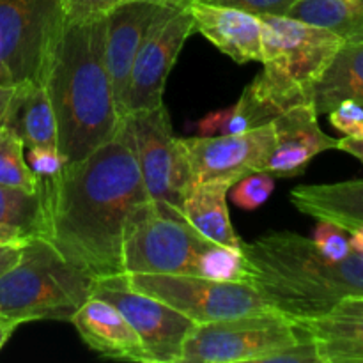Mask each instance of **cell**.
Masks as SVG:
<instances>
[{"label":"cell","instance_id":"1","mask_svg":"<svg viewBox=\"0 0 363 363\" xmlns=\"http://www.w3.org/2000/svg\"><path fill=\"white\" fill-rule=\"evenodd\" d=\"M46 240L94 280L123 275L124 229L135 206L151 199L126 128L84 160L38 181Z\"/></svg>","mask_w":363,"mask_h":363},{"label":"cell","instance_id":"2","mask_svg":"<svg viewBox=\"0 0 363 363\" xmlns=\"http://www.w3.org/2000/svg\"><path fill=\"white\" fill-rule=\"evenodd\" d=\"M45 87L67 163L80 162L119 133L124 119L106 69L105 18L64 23Z\"/></svg>","mask_w":363,"mask_h":363},{"label":"cell","instance_id":"3","mask_svg":"<svg viewBox=\"0 0 363 363\" xmlns=\"http://www.w3.org/2000/svg\"><path fill=\"white\" fill-rule=\"evenodd\" d=\"M248 284L289 321L312 319L346 298L363 296V254L330 259L296 233H272L243 243Z\"/></svg>","mask_w":363,"mask_h":363},{"label":"cell","instance_id":"4","mask_svg":"<svg viewBox=\"0 0 363 363\" xmlns=\"http://www.w3.org/2000/svg\"><path fill=\"white\" fill-rule=\"evenodd\" d=\"M262 23L261 73L247 91L277 116L312 103V89L344 45L326 28L291 16H259Z\"/></svg>","mask_w":363,"mask_h":363},{"label":"cell","instance_id":"5","mask_svg":"<svg viewBox=\"0 0 363 363\" xmlns=\"http://www.w3.org/2000/svg\"><path fill=\"white\" fill-rule=\"evenodd\" d=\"M94 279L71 264L46 238H32L18 261L0 275V318L16 321H71L92 296Z\"/></svg>","mask_w":363,"mask_h":363},{"label":"cell","instance_id":"6","mask_svg":"<svg viewBox=\"0 0 363 363\" xmlns=\"http://www.w3.org/2000/svg\"><path fill=\"white\" fill-rule=\"evenodd\" d=\"M186 222L179 209L147 201L135 206L124 229V273L201 277V262L213 247Z\"/></svg>","mask_w":363,"mask_h":363},{"label":"cell","instance_id":"7","mask_svg":"<svg viewBox=\"0 0 363 363\" xmlns=\"http://www.w3.org/2000/svg\"><path fill=\"white\" fill-rule=\"evenodd\" d=\"M64 23L60 0H0V85H45Z\"/></svg>","mask_w":363,"mask_h":363},{"label":"cell","instance_id":"8","mask_svg":"<svg viewBox=\"0 0 363 363\" xmlns=\"http://www.w3.org/2000/svg\"><path fill=\"white\" fill-rule=\"evenodd\" d=\"M300 339L296 325L277 312L204 323L184 340L181 363H262Z\"/></svg>","mask_w":363,"mask_h":363},{"label":"cell","instance_id":"9","mask_svg":"<svg viewBox=\"0 0 363 363\" xmlns=\"http://www.w3.org/2000/svg\"><path fill=\"white\" fill-rule=\"evenodd\" d=\"M126 282L131 289L176 308L195 325L273 312L247 282L165 273H126Z\"/></svg>","mask_w":363,"mask_h":363},{"label":"cell","instance_id":"10","mask_svg":"<svg viewBox=\"0 0 363 363\" xmlns=\"http://www.w3.org/2000/svg\"><path fill=\"white\" fill-rule=\"evenodd\" d=\"M124 128L149 197L179 209L191 186V174L165 105L130 113Z\"/></svg>","mask_w":363,"mask_h":363},{"label":"cell","instance_id":"11","mask_svg":"<svg viewBox=\"0 0 363 363\" xmlns=\"http://www.w3.org/2000/svg\"><path fill=\"white\" fill-rule=\"evenodd\" d=\"M194 30L190 7L160 4L131 67L124 106L126 116L163 105L167 78Z\"/></svg>","mask_w":363,"mask_h":363},{"label":"cell","instance_id":"12","mask_svg":"<svg viewBox=\"0 0 363 363\" xmlns=\"http://www.w3.org/2000/svg\"><path fill=\"white\" fill-rule=\"evenodd\" d=\"M92 296L112 303L140 335L151 363H181L195 323L156 298L131 289L126 273L94 280Z\"/></svg>","mask_w":363,"mask_h":363},{"label":"cell","instance_id":"13","mask_svg":"<svg viewBox=\"0 0 363 363\" xmlns=\"http://www.w3.org/2000/svg\"><path fill=\"white\" fill-rule=\"evenodd\" d=\"M194 184H227L268 167L275 149L273 123L252 128L243 133L215 137L179 138Z\"/></svg>","mask_w":363,"mask_h":363},{"label":"cell","instance_id":"14","mask_svg":"<svg viewBox=\"0 0 363 363\" xmlns=\"http://www.w3.org/2000/svg\"><path fill=\"white\" fill-rule=\"evenodd\" d=\"M318 117L312 103H301L291 106L272 121L275 149L266 172L282 179L301 176L315 156L337 149L339 140L321 130Z\"/></svg>","mask_w":363,"mask_h":363},{"label":"cell","instance_id":"15","mask_svg":"<svg viewBox=\"0 0 363 363\" xmlns=\"http://www.w3.org/2000/svg\"><path fill=\"white\" fill-rule=\"evenodd\" d=\"M160 2L155 0H130L116 7L105 18V60L112 82L113 98L121 117H126V92L131 67L137 57L145 30L151 25Z\"/></svg>","mask_w":363,"mask_h":363},{"label":"cell","instance_id":"16","mask_svg":"<svg viewBox=\"0 0 363 363\" xmlns=\"http://www.w3.org/2000/svg\"><path fill=\"white\" fill-rule=\"evenodd\" d=\"M85 346L113 360L151 363L140 335L108 301L91 296L71 318Z\"/></svg>","mask_w":363,"mask_h":363},{"label":"cell","instance_id":"17","mask_svg":"<svg viewBox=\"0 0 363 363\" xmlns=\"http://www.w3.org/2000/svg\"><path fill=\"white\" fill-rule=\"evenodd\" d=\"M195 30L236 62L262 59L261 18L247 11L191 0L188 4Z\"/></svg>","mask_w":363,"mask_h":363},{"label":"cell","instance_id":"18","mask_svg":"<svg viewBox=\"0 0 363 363\" xmlns=\"http://www.w3.org/2000/svg\"><path fill=\"white\" fill-rule=\"evenodd\" d=\"M293 323L314 342L321 363H363V296L346 298L326 314Z\"/></svg>","mask_w":363,"mask_h":363},{"label":"cell","instance_id":"19","mask_svg":"<svg viewBox=\"0 0 363 363\" xmlns=\"http://www.w3.org/2000/svg\"><path fill=\"white\" fill-rule=\"evenodd\" d=\"M4 126L13 130L23 142L25 149L59 147V126L43 84L25 82L14 85L7 105Z\"/></svg>","mask_w":363,"mask_h":363},{"label":"cell","instance_id":"20","mask_svg":"<svg viewBox=\"0 0 363 363\" xmlns=\"http://www.w3.org/2000/svg\"><path fill=\"white\" fill-rule=\"evenodd\" d=\"M291 202L303 215L332 222L351 233L363 225V179L328 184H300Z\"/></svg>","mask_w":363,"mask_h":363},{"label":"cell","instance_id":"21","mask_svg":"<svg viewBox=\"0 0 363 363\" xmlns=\"http://www.w3.org/2000/svg\"><path fill=\"white\" fill-rule=\"evenodd\" d=\"M229 190L227 184H194L184 194L179 213L206 240L243 252V241L230 223L227 208Z\"/></svg>","mask_w":363,"mask_h":363},{"label":"cell","instance_id":"22","mask_svg":"<svg viewBox=\"0 0 363 363\" xmlns=\"http://www.w3.org/2000/svg\"><path fill=\"white\" fill-rule=\"evenodd\" d=\"M344 99L363 105V43H344L312 89L318 116L332 112Z\"/></svg>","mask_w":363,"mask_h":363},{"label":"cell","instance_id":"23","mask_svg":"<svg viewBox=\"0 0 363 363\" xmlns=\"http://www.w3.org/2000/svg\"><path fill=\"white\" fill-rule=\"evenodd\" d=\"M286 16L326 28L344 43H363V0H296Z\"/></svg>","mask_w":363,"mask_h":363},{"label":"cell","instance_id":"24","mask_svg":"<svg viewBox=\"0 0 363 363\" xmlns=\"http://www.w3.org/2000/svg\"><path fill=\"white\" fill-rule=\"evenodd\" d=\"M277 113L269 106H266L264 103L255 99L245 89L241 98L233 106L206 113L202 119L197 121L195 128H197L199 137L234 135L272 123Z\"/></svg>","mask_w":363,"mask_h":363},{"label":"cell","instance_id":"25","mask_svg":"<svg viewBox=\"0 0 363 363\" xmlns=\"http://www.w3.org/2000/svg\"><path fill=\"white\" fill-rule=\"evenodd\" d=\"M0 223L16 227L30 238H46L45 201L39 191L0 184Z\"/></svg>","mask_w":363,"mask_h":363},{"label":"cell","instance_id":"26","mask_svg":"<svg viewBox=\"0 0 363 363\" xmlns=\"http://www.w3.org/2000/svg\"><path fill=\"white\" fill-rule=\"evenodd\" d=\"M0 184L38 190V177L25 160L23 142L7 126H0Z\"/></svg>","mask_w":363,"mask_h":363},{"label":"cell","instance_id":"27","mask_svg":"<svg viewBox=\"0 0 363 363\" xmlns=\"http://www.w3.org/2000/svg\"><path fill=\"white\" fill-rule=\"evenodd\" d=\"M201 277L220 282H247L248 264L243 252L222 245H213L201 262Z\"/></svg>","mask_w":363,"mask_h":363},{"label":"cell","instance_id":"28","mask_svg":"<svg viewBox=\"0 0 363 363\" xmlns=\"http://www.w3.org/2000/svg\"><path fill=\"white\" fill-rule=\"evenodd\" d=\"M275 179L277 177L266 170L248 174L236 184H233V191L229 190L230 199L238 208L245 209V211H254L272 197L273 190H275Z\"/></svg>","mask_w":363,"mask_h":363},{"label":"cell","instance_id":"29","mask_svg":"<svg viewBox=\"0 0 363 363\" xmlns=\"http://www.w3.org/2000/svg\"><path fill=\"white\" fill-rule=\"evenodd\" d=\"M130 0H60L66 23H91L108 16Z\"/></svg>","mask_w":363,"mask_h":363},{"label":"cell","instance_id":"30","mask_svg":"<svg viewBox=\"0 0 363 363\" xmlns=\"http://www.w3.org/2000/svg\"><path fill=\"white\" fill-rule=\"evenodd\" d=\"M312 241L330 259H344L353 252L350 247V233L325 220H319Z\"/></svg>","mask_w":363,"mask_h":363},{"label":"cell","instance_id":"31","mask_svg":"<svg viewBox=\"0 0 363 363\" xmlns=\"http://www.w3.org/2000/svg\"><path fill=\"white\" fill-rule=\"evenodd\" d=\"M330 123L337 131L347 138L363 140V105L354 99H344L332 112Z\"/></svg>","mask_w":363,"mask_h":363},{"label":"cell","instance_id":"32","mask_svg":"<svg viewBox=\"0 0 363 363\" xmlns=\"http://www.w3.org/2000/svg\"><path fill=\"white\" fill-rule=\"evenodd\" d=\"M27 163L38 181H46L59 176L67 162L59 147H30L27 149Z\"/></svg>","mask_w":363,"mask_h":363},{"label":"cell","instance_id":"33","mask_svg":"<svg viewBox=\"0 0 363 363\" xmlns=\"http://www.w3.org/2000/svg\"><path fill=\"white\" fill-rule=\"evenodd\" d=\"M199 2L234 7L255 16H286L296 0H199Z\"/></svg>","mask_w":363,"mask_h":363},{"label":"cell","instance_id":"34","mask_svg":"<svg viewBox=\"0 0 363 363\" xmlns=\"http://www.w3.org/2000/svg\"><path fill=\"white\" fill-rule=\"evenodd\" d=\"M301 332V330H300ZM321 363L319 362L318 351H315L314 342L301 332V339L298 342L291 344V346L284 347V350L277 351V353H272L269 357L264 358L262 363Z\"/></svg>","mask_w":363,"mask_h":363},{"label":"cell","instance_id":"35","mask_svg":"<svg viewBox=\"0 0 363 363\" xmlns=\"http://www.w3.org/2000/svg\"><path fill=\"white\" fill-rule=\"evenodd\" d=\"M32 238L16 227L4 225L0 223V247H16L21 248L30 241Z\"/></svg>","mask_w":363,"mask_h":363},{"label":"cell","instance_id":"36","mask_svg":"<svg viewBox=\"0 0 363 363\" xmlns=\"http://www.w3.org/2000/svg\"><path fill=\"white\" fill-rule=\"evenodd\" d=\"M337 149H339V151L347 152V155L354 156L358 162L363 163V140H354V138L344 137L337 142Z\"/></svg>","mask_w":363,"mask_h":363},{"label":"cell","instance_id":"37","mask_svg":"<svg viewBox=\"0 0 363 363\" xmlns=\"http://www.w3.org/2000/svg\"><path fill=\"white\" fill-rule=\"evenodd\" d=\"M21 248L16 247H0V275L6 273L20 257Z\"/></svg>","mask_w":363,"mask_h":363},{"label":"cell","instance_id":"38","mask_svg":"<svg viewBox=\"0 0 363 363\" xmlns=\"http://www.w3.org/2000/svg\"><path fill=\"white\" fill-rule=\"evenodd\" d=\"M18 323L16 321H9V319H2L0 321V350L7 344V340L11 339V335L14 333V330L18 328Z\"/></svg>","mask_w":363,"mask_h":363},{"label":"cell","instance_id":"39","mask_svg":"<svg viewBox=\"0 0 363 363\" xmlns=\"http://www.w3.org/2000/svg\"><path fill=\"white\" fill-rule=\"evenodd\" d=\"M350 247L353 252L363 254V225L350 233Z\"/></svg>","mask_w":363,"mask_h":363},{"label":"cell","instance_id":"40","mask_svg":"<svg viewBox=\"0 0 363 363\" xmlns=\"http://www.w3.org/2000/svg\"><path fill=\"white\" fill-rule=\"evenodd\" d=\"M160 4H174V6H188V0H155Z\"/></svg>","mask_w":363,"mask_h":363},{"label":"cell","instance_id":"41","mask_svg":"<svg viewBox=\"0 0 363 363\" xmlns=\"http://www.w3.org/2000/svg\"><path fill=\"white\" fill-rule=\"evenodd\" d=\"M0 321H2V318H0Z\"/></svg>","mask_w":363,"mask_h":363},{"label":"cell","instance_id":"42","mask_svg":"<svg viewBox=\"0 0 363 363\" xmlns=\"http://www.w3.org/2000/svg\"><path fill=\"white\" fill-rule=\"evenodd\" d=\"M188 2H190V0H188Z\"/></svg>","mask_w":363,"mask_h":363}]
</instances>
